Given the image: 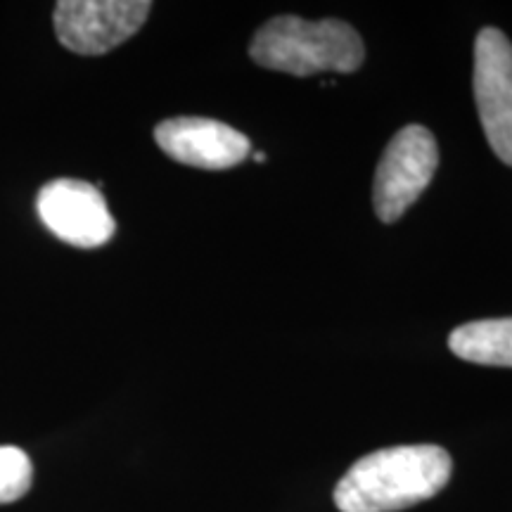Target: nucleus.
<instances>
[{
	"label": "nucleus",
	"instance_id": "4",
	"mask_svg": "<svg viewBox=\"0 0 512 512\" xmlns=\"http://www.w3.org/2000/svg\"><path fill=\"white\" fill-rule=\"evenodd\" d=\"M147 0H62L55 5V34L76 55H105L138 34Z\"/></svg>",
	"mask_w": 512,
	"mask_h": 512
},
{
	"label": "nucleus",
	"instance_id": "9",
	"mask_svg": "<svg viewBox=\"0 0 512 512\" xmlns=\"http://www.w3.org/2000/svg\"><path fill=\"white\" fill-rule=\"evenodd\" d=\"M34 467L22 448L0 446V505L17 501L29 491Z\"/></svg>",
	"mask_w": 512,
	"mask_h": 512
},
{
	"label": "nucleus",
	"instance_id": "10",
	"mask_svg": "<svg viewBox=\"0 0 512 512\" xmlns=\"http://www.w3.org/2000/svg\"><path fill=\"white\" fill-rule=\"evenodd\" d=\"M254 159H256V162H259V164H264V162H266V155H264V152H256Z\"/></svg>",
	"mask_w": 512,
	"mask_h": 512
},
{
	"label": "nucleus",
	"instance_id": "8",
	"mask_svg": "<svg viewBox=\"0 0 512 512\" xmlns=\"http://www.w3.org/2000/svg\"><path fill=\"white\" fill-rule=\"evenodd\" d=\"M448 349L479 366L512 368V318L475 320L460 325L448 337Z\"/></svg>",
	"mask_w": 512,
	"mask_h": 512
},
{
	"label": "nucleus",
	"instance_id": "2",
	"mask_svg": "<svg viewBox=\"0 0 512 512\" xmlns=\"http://www.w3.org/2000/svg\"><path fill=\"white\" fill-rule=\"evenodd\" d=\"M249 57L259 67L292 76L320 72L351 74L366 60L361 36L339 19H309L283 15L256 31Z\"/></svg>",
	"mask_w": 512,
	"mask_h": 512
},
{
	"label": "nucleus",
	"instance_id": "7",
	"mask_svg": "<svg viewBox=\"0 0 512 512\" xmlns=\"http://www.w3.org/2000/svg\"><path fill=\"white\" fill-rule=\"evenodd\" d=\"M157 145L176 162L221 171L245 162L252 143L245 133L216 119L176 117L155 128Z\"/></svg>",
	"mask_w": 512,
	"mask_h": 512
},
{
	"label": "nucleus",
	"instance_id": "6",
	"mask_svg": "<svg viewBox=\"0 0 512 512\" xmlns=\"http://www.w3.org/2000/svg\"><path fill=\"white\" fill-rule=\"evenodd\" d=\"M36 209L55 238L81 249L102 247L117 230L102 192L76 178L50 181L38 192Z\"/></svg>",
	"mask_w": 512,
	"mask_h": 512
},
{
	"label": "nucleus",
	"instance_id": "1",
	"mask_svg": "<svg viewBox=\"0 0 512 512\" xmlns=\"http://www.w3.org/2000/svg\"><path fill=\"white\" fill-rule=\"evenodd\" d=\"M451 456L441 446H392L356 460L335 486L342 512H396L430 501L451 479Z\"/></svg>",
	"mask_w": 512,
	"mask_h": 512
},
{
	"label": "nucleus",
	"instance_id": "5",
	"mask_svg": "<svg viewBox=\"0 0 512 512\" xmlns=\"http://www.w3.org/2000/svg\"><path fill=\"white\" fill-rule=\"evenodd\" d=\"M472 86L484 136L494 155L512 166V43L501 29L477 34Z\"/></svg>",
	"mask_w": 512,
	"mask_h": 512
},
{
	"label": "nucleus",
	"instance_id": "3",
	"mask_svg": "<svg viewBox=\"0 0 512 512\" xmlns=\"http://www.w3.org/2000/svg\"><path fill=\"white\" fill-rule=\"evenodd\" d=\"M439 166L437 140L425 126L401 128L377 164L373 204L382 223L399 221L425 192Z\"/></svg>",
	"mask_w": 512,
	"mask_h": 512
}]
</instances>
